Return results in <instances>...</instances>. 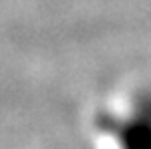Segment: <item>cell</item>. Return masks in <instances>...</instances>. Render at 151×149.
<instances>
[{
    "label": "cell",
    "mask_w": 151,
    "mask_h": 149,
    "mask_svg": "<svg viewBox=\"0 0 151 149\" xmlns=\"http://www.w3.org/2000/svg\"><path fill=\"white\" fill-rule=\"evenodd\" d=\"M101 127L119 149H151V95L137 99L127 115L101 117Z\"/></svg>",
    "instance_id": "cell-1"
}]
</instances>
